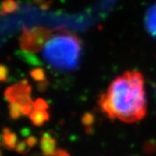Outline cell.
<instances>
[{
  "label": "cell",
  "instance_id": "cell-10",
  "mask_svg": "<svg viewBox=\"0 0 156 156\" xmlns=\"http://www.w3.org/2000/svg\"><path fill=\"white\" fill-rule=\"evenodd\" d=\"M10 116L13 120H17L20 118L22 115V105L17 103V102H11L10 106Z\"/></svg>",
  "mask_w": 156,
  "mask_h": 156
},
{
  "label": "cell",
  "instance_id": "cell-9",
  "mask_svg": "<svg viewBox=\"0 0 156 156\" xmlns=\"http://www.w3.org/2000/svg\"><path fill=\"white\" fill-rule=\"evenodd\" d=\"M18 9V4L15 0H4L1 4L0 15L4 16L6 14L13 13Z\"/></svg>",
  "mask_w": 156,
  "mask_h": 156
},
{
  "label": "cell",
  "instance_id": "cell-1",
  "mask_svg": "<svg viewBox=\"0 0 156 156\" xmlns=\"http://www.w3.org/2000/svg\"><path fill=\"white\" fill-rule=\"evenodd\" d=\"M99 105L110 119L135 122L147 113L144 80L137 70L126 71L115 78L106 93L101 95Z\"/></svg>",
  "mask_w": 156,
  "mask_h": 156
},
{
  "label": "cell",
  "instance_id": "cell-4",
  "mask_svg": "<svg viewBox=\"0 0 156 156\" xmlns=\"http://www.w3.org/2000/svg\"><path fill=\"white\" fill-rule=\"evenodd\" d=\"M31 86H30L26 79L18 83L7 88L5 91V97L10 102H17L21 105L33 104L30 98Z\"/></svg>",
  "mask_w": 156,
  "mask_h": 156
},
{
  "label": "cell",
  "instance_id": "cell-17",
  "mask_svg": "<svg viewBox=\"0 0 156 156\" xmlns=\"http://www.w3.org/2000/svg\"><path fill=\"white\" fill-rule=\"evenodd\" d=\"M35 2H37V3H38V2H41L42 0H34Z\"/></svg>",
  "mask_w": 156,
  "mask_h": 156
},
{
  "label": "cell",
  "instance_id": "cell-12",
  "mask_svg": "<svg viewBox=\"0 0 156 156\" xmlns=\"http://www.w3.org/2000/svg\"><path fill=\"white\" fill-rule=\"evenodd\" d=\"M30 74L31 77L37 82H42V81L45 80V72L43 69H40V68L34 69L30 71Z\"/></svg>",
  "mask_w": 156,
  "mask_h": 156
},
{
  "label": "cell",
  "instance_id": "cell-7",
  "mask_svg": "<svg viewBox=\"0 0 156 156\" xmlns=\"http://www.w3.org/2000/svg\"><path fill=\"white\" fill-rule=\"evenodd\" d=\"M17 136L14 132H12L10 128H3V138L2 143L3 146L8 149H14L17 147Z\"/></svg>",
  "mask_w": 156,
  "mask_h": 156
},
{
  "label": "cell",
  "instance_id": "cell-11",
  "mask_svg": "<svg viewBox=\"0 0 156 156\" xmlns=\"http://www.w3.org/2000/svg\"><path fill=\"white\" fill-rule=\"evenodd\" d=\"M17 55L20 56V57H22L23 60H25L29 63H31L33 65L40 64L38 60L33 55H31V52H28V51L23 50V51H18L17 52Z\"/></svg>",
  "mask_w": 156,
  "mask_h": 156
},
{
  "label": "cell",
  "instance_id": "cell-18",
  "mask_svg": "<svg viewBox=\"0 0 156 156\" xmlns=\"http://www.w3.org/2000/svg\"><path fill=\"white\" fill-rule=\"evenodd\" d=\"M0 156H3V153H2V151L0 150Z\"/></svg>",
  "mask_w": 156,
  "mask_h": 156
},
{
  "label": "cell",
  "instance_id": "cell-5",
  "mask_svg": "<svg viewBox=\"0 0 156 156\" xmlns=\"http://www.w3.org/2000/svg\"><path fill=\"white\" fill-rule=\"evenodd\" d=\"M145 25L148 32L156 38V4L151 6L147 11Z\"/></svg>",
  "mask_w": 156,
  "mask_h": 156
},
{
  "label": "cell",
  "instance_id": "cell-13",
  "mask_svg": "<svg viewBox=\"0 0 156 156\" xmlns=\"http://www.w3.org/2000/svg\"><path fill=\"white\" fill-rule=\"evenodd\" d=\"M33 108L35 110H46L48 108V105L44 100L37 99L33 103Z\"/></svg>",
  "mask_w": 156,
  "mask_h": 156
},
{
  "label": "cell",
  "instance_id": "cell-19",
  "mask_svg": "<svg viewBox=\"0 0 156 156\" xmlns=\"http://www.w3.org/2000/svg\"><path fill=\"white\" fill-rule=\"evenodd\" d=\"M0 11H1V8H0Z\"/></svg>",
  "mask_w": 156,
  "mask_h": 156
},
{
  "label": "cell",
  "instance_id": "cell-15",
  "mask_svg": "<svg viewBox=\"0 0 156 156\" xmlns=\"http://www.w3.org/2000/svg\"><path fill=\"white\" fill-rule=\"evenodd\" d=\"M26 142L24 141H20L17 144V147H16V150H17V153L19 154H25L27 152V148H26Z\"/></svg>",
  "mask_w": 156,
  "mask_h": 156
},
{
  "label": "cell",
  "instance_id": "cell-8",
  "mask_svg": "<svg viewBox=\"0 0 156 156\" xmlns=\"http://www.w3.org/2000/svg\"><path fill=\"white\" fill-rule=\"evenodd\" d=\"M30 118L35 126H42L46 121H48L49 115L46 110H34L30 113Z\"/></svg>",
  "mask_w": 156,
  "mask_h": 156
},
{
  "label": "cell",
  "instance_id": "cell-2",
  "mask_svg": "<svg viewBox=\"0 0 156 156\" xmlns=\"http://www.w3.org/2000/svg\"><path fill=\"white\" fill-rule=\"evenodd\" d=\"M82 42L77 36L62 32L52 36L43 50L45 62L57 70H72L78 67Z\"/></svg>",
  "mask_w": 156,
  "mask_h": 156
},
{
  "label": "cell",
  "instance_id": "cell-16",
  "mask_svg": "<svg viewBox=\"0 0 156 156\" xmlns=\"http://www.w3.org/2000/svg\"><path fill=\"white\" fill-rule=\"evenodd\" d=\"M37 140L36 137H34V136L29 137L28 139L26 140V143H27V145H28L30 147H34V146L37 144Z\"/></svg>",
  "mask_w": 156,
  "mask_h": 156
},
{
  "label": "cell",
  "instance_id": "cell-14",
  "mask_svg": "<svg viewBox=\"0 0 156 156\" xmlns=\"http://www.w3.org/2000/svg\"><path fill=\"white\" fill-rule=\"evenodd\" d=\"M9 76V69L5 65L0 64V83L5 82Z\"/></svg>",
  "mask_w": 156,
  "mask_h": 156
},
{
  "label": "cell",
  "instance_id": "cell-3",
  "mask_svg": "<svg viewBox=\"0 0 156 156\" xmlns=\"http://www.w3.org/2000/svg\"><path fill=\"white\" fill-rule=\"evenodd\" d=\"M52 30L44 27H35L29 30L23 29V33L19 39L20 47L28 52H38L44 49L46 43L51 37Z\"/></svg>",
  "mask_w": 156,
  "mask_h": 156
},
{
  "label": "cell",
  "instance_id": "cell-6",
  "mask_svg": "<svg viewBox=\"0 0 156 156\" xmlns=\"http://www.w3.org/2000/svg\"><path fill=\"white\" fill-rule=\"evenodd\" d=\"M56 142L50 134H44L41 139V149L46 156H52L55 153Z\"/></svg>",
  "mask_w": 156,
  "mask_h": 156
}]
</instances>
